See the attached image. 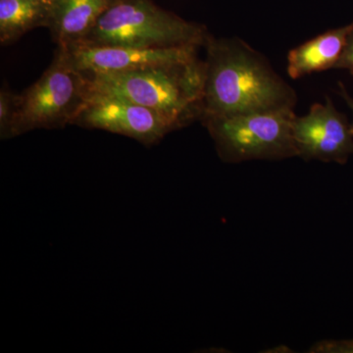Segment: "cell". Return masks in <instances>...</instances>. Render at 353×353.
Returning <instances> with one entry per match:
<instances>
[{
  "mask_svg": "<svg viewBox=\"0 0 353 353\" xmlns=\"http://www.w3.org/2000/svg\"><path fill=\"white\" fill-rule=\"evenodd\" d=\"M205 83L201 120L216 116L294 109L296 90L268 60L240 39L206 43Z\"/></svg>",
  "mask_w": 353,
  "mask_h": 353,
  "instance_id": "1",
  "label": "cell"
},
{
  "mask_svg": "<svg viewBox=\"0 0 353 353\" xmlns=\"http://www.w3.org/2000/svg\"><path fill=\"white\" fill-rule=\"evenodd\" d=\"M85 77L90 94L119 97L152 109L178 128L201 118L205 63L199 58L185 63Z\"/></svg>",
  "mask_w": 353,
  "mask_h": 353,
  "instance_id": "2",
  "label": "cell"
},
{
  "mask_svg": "<svg viewBox=\"0 0 353 353\" xmlns=\"http://www.w3.org/2000/svg\"><path fill=\"white\" fill-rule=\"evenodd\" d=\"M208 36L204 26L183 19L157 6L152 0H110L94 29L79 43L129 48H201Z\"/></svg>",
  "mask_w": 353,
  "mask_h": 353,
  "instance_id": "3",
  "label": "cell"
},
{
  "mask_svg": "<svg viewBox=\"0 0 353 353\" xmlns=\"http://www.w3.org/2000/svg\"><path fill=\"white\" fill-rule=\"evenodd\" d=\"M294 109L234 114L202 119L221 159L228 163L297 157Z\"/></svg>",
  "mask_w": 353,
  "mask_h": 353,
  "instance_id": "4",
  "label": "cell"
},
{
  "mask_svg": "<svg viewBox=\"0 0 353 353\" xmlns=\"http://www.w3.org/2000/svg\"><path fill=\"white\" fill-rule=\"evenodd\" d=\"M88 94L87 77L74 68L57 48L50 66L41 78L18 94L9 139L34 130L74 125Z\"/></svg>",
  "mask_w": 353,
  "mask_h": 353,
  "instance_id": "5",
  "label": "cell"
},
{
  "mask_svg": "<svg viewBox=\"0 0 353 353\" xmlns=\"http://www.w3.org/2000/svg\"><path fill=\"white\" fill-rule=\"evenodd\" d=\"M74 125L103 130L152 145L174 130L175 123L162 114L109 95L90 94Z\"/></svg>",
  "mask_w": 353,
  "mask_h": 353,
  "instance_id": "6",
  "label": "cell"
},
{
  "mask_svg": "<svg viewBox=\"0 0 353 353\" xmlns=\"http://www.w3.org/2000/svg\"><path fill=\"white\" fill-rule=\"evenodd\" d=\"M292 137L297 157L305 161L345 164L353 155L352 124L330 97L315 103L304 116H294Z\"/></svg>",
  "mask_w": 353,
  "mask_h": 353,
  "instance_id": "7",
  "label": "cell"
},
{
  "mask_svg": "<svg viewBox=\"0 0 353 353\" xmlns=\"http://www.w3.org/2000/svg\"><path fill=\"white\" fill-rule=\"evenodd\" d=\"M72 66L83 75L118 73L196 60L197 46L129 48L115 46L72 44L60 48Z\"/></svg>",
  "mask_w": 353,
  "mask_h": 353,
  "instance_id": "8",
  "label": "cell"
},
{
  "mask_svg": "<svg viewBox=\"0 0 353 353\" xmlns=\"http://www.w3.org/2000/svg\"><path fill=\"white\" fill-rule=\"evenodd\" d=\"M352 31L353 22L323 32L290 50L287 66L290 78L296 80L316 72L334 69Z\"/></svg>",
  "mask_w": 353,
  "mask_h": 353,
  "instance_id": "9",
  "label": "cell"
},
{
  "mask_svg": "<svg viewBox=\"0 0 353 353\" xmlns=\"http://www.w3.org/2000/svg\"><path fill=\"white\" fill-rule=\"evenodd\" d=\"M109 3L110 0H54L48 29L57 46L83 41Z\"/></svg>",
  "mask_w": 353,
  "mask_h": 353,
  "instance_id": "10",
  "label": "cell"
},
{
  "mask_svg": "<svg viewBox=\"0 0 353 353\" xmlns=\"http://www.w3.org/2000/svg\"><path fill=\"white\" fill-rule=\"evenodd\" d=\"M54 0H0V43L7 46L28 32L50 26Z\"/></svg>",
  "mask_w": 353,
  "mask_h": 353,
  "instance_id": "11",
  "label": "cell"
},
{
  "mask_svg": "<svg viewBox=\"0 0 353 353\" xmlns=\"http://www.w3.org/2000/svg\"><path fill=\"white\" fill-rule=\"evenodd\" d=\"M18 94H14L8 88L0 90V137L9 139L10 130L17 109Z\"/></svg>",
  "mask_w": 353,
  "mask_h": 353,
  "instance_id": "12",
  "label": "cell"
},
{
  "mask_svg": "<svg viewBox=\"0 0 353 353\" xmlns=\"http://www.w3.org/2000/svg\"><path fill=\"white\" fill-rule=\"evenodd\" d=\"M308 352L339 353L353 352V341H322L311 347Z\"/></svg>",
  "mask_w": 353,
  "mask_h": 353,
  "instance_id": "13",
  "label": "cell"
},
{
  "mask_svg": "<svg viewBox=\"0 0 353 353\" xmlns=\"http://www.w3.org/2000/svg\"><path fill=\"white\" fill-rule=\"evenodd\" d=\"M334 69L347 70L353 75V31L347 39V46H345L343 55H341Z\"/></svg>",
  "mask_w": 353,
  "mask_h": 353,
  "instance_id": "14",
  "label": "cell"
},
{
  "mask_svg": "<svg viewBox=\"0 0 353 353\" xmlns=\"http://www.w3.org/2000/svg\"><path fill=\"white\" fill-rule=\"evenodd\" d=\"M339 90H340L341 97H343V101L347 102L348 108H350V110L352 111V114H353V99L352 97V95L348 94L347 88H345V85H343V83H339ZM352 134H353V121L352 123Z\"/></svg>",
  "mask_w": 353,
  "mask_h": 353,
  "instance_id": "15",
  "label": "cell"
}]
</instances>
